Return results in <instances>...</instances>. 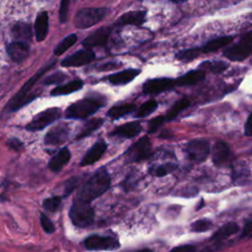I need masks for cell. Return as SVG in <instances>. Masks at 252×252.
Segmentation results:
<instances>
[{
    "mask_svg": "<svg viewBox=\"0 0 252 252\" xmlns=\"http://www.w3.org/2000/svg\"><path fill=\"white\" fill-rule=\"evenodd\" d=\"M175 82L168 78H157L147 81L143 86V92L147 94H157L170 90Z\"/></svg>",
    "mask_w": 252,
    "mask_h": 252,
    "instance_id": "obj_11",
    "label": "cell"
},
{
    "mask_svg": "<svg viewBox=\"0 0 252 252\" xmlns=\"http://www.w3.org/2000/svg\"><path fill=\"white\" fill-rule=\"evenodd\" d=\"M106 14V8H83L77 12L74 24L78 29H88L100 22Z\"/></svg>",
    "mask_w": 252,
    "mask_h": 252,
    "instance_id": "obj_5",
    "label": "cell"
},
{
    "mask_svg": "<svg viewBox=\"0 0 252 252\" xmlns=\"http://www.w3.org/2000/svg\"><path fill=\"white\" fill-rule=\"evenodd\" d=\"M151 156V142L148 137H143L133 144L125 153L126 161L136 162L148 158Z\"/></svg>",
    "mask_w": 252,
    "mask_h": 252,
    "instance_id": "obj_7",
    "label": "cell"
},
{
    "mask_svg": "<svg viewBox=\"0 0 252 252\" xmlns=\"http://www.w3.org/2000/svg\"><path fill=\"white\" fill-rule=\"evenodd\" d=\"M212 226V221L207 219H202V220H197L191 224V229L195 232H204L207 231L211 228Z\"/></svg>",
    "mask_w": 252,
    "mask_h": 252,
    "instance_id": "obj_36",
    "label": "cell"
},
{
    "mask_svg": "<svg viewBox=\"0 0 252 252\" xmlns=\"http://www.w3.org/2000/svg\"><path fill=\"white\" fill-rule=\"evenodd\" d=\"M78 178L77 177H72L70 179H68L65 183V189H64V197H67L78 185Z\"/></svg>",
    "mask_w": 252,
    "mask_h": 252,
    "instance_id": "obj_41",
    "label": "cell"
},
{
    "mask_svg": "<svg viewBox=\"0 0 252 252\" xmlns=\"http://www.w3.org/2000/svg\"><path fill=\"white\" fill-rule=\"evenodd\" d=\"M233 37L232 36H220L215 39L210 40L209 42H207L203 47H202V52L208 53V52H213L216 51L221 47L226 46L227 44H229L232 41Z\"/></svg>",
    "mask_w": 252,
    "mask_h": 252,
    "instance_id": "obj_26",
    "label": "cell"
},
{
    "mask_svg": "<svg viewBox=\"0 0 252 252\" xmlns=\"http://www.w3.org/2000/svg\"><path fill=\"white\" fill-rule=\"evenodd\" d=\"M177 167V164L175 163H164L161 165H158V166H154L152 168H150V172L158 177L160 176H164L172 171H174Z\"/></svg>",
    "mask_w": 252,
    "mask_h": 252,
    "instance_id": "obj_33",
    "label": "cell"
},
{
    "mask_svg": "<svg viewBox=\"0 0 252 252\" xmlns=\"http://www.w3.org/2000/svg\"><path fill=\"white\" fill-rule=\"evenodd\" d=\"M40 224L41 227L43 228V230L46 233H53L55 230V226L53 224V222L49 220V218H47V216H45L43 213L40 214Z\"/></svg>",
    "mask_w": 252,
    "mask_h": 252,
    "instance_id": "obj_38",
    "label": "cell"
},
{
    "mask_svg": "<svg viewBox=\"0 0 252 252\" xmlns=\"http://www.w3.org/2000/svg\"><path fill=\"white\" fill-rule=\"evenodd\" d=\"M29 51V43L24 41L15 40L7 46L8 55L16 63H21L22 61H24L28 57Z\"/></svg>",
    "mask_w": 252,
    "mask_h": 252,
    "instance_id": "obj_15",
    "label": "cell"
},
{
    "mask_svg": "<svg viewBox=\"0 0 252 252\" xmlns=\"http://www.w3.org/2000/svg\"><path fill=\"white\" fill-rule=\"evenodd\" d=\"M71 158V153L67 148H62L59 150V152L53 156L49 162H48V167L50 170L53 172H58L60 171L65 164H67L70 160Z\"/></svg>",
    "mask_w": 252,
    "mask_h": 252,
    "instance_id": "obj_19",
    "label": "cell"
},
{
    "mask_svg": "<svg viewBox=\"0 0 252 252\" xmlns=\"http://www.w3.org/2000/svg\"><path fill=\"white\" fill-rule=\"evenodd\" d=\"M103 104L94 98H84L69 105L65 111L68 119H85L95 113Z\"/></svg>",
    "mask_w": 252,
    "mask_h": 252,
    "instance_id": "obj_4",
    "label": "cell"
},
{
    "mask_svg": "<svg viewBox=\"0 0 252 252\" xmlns=\"http://www.w3.org/2000/svg\"><path fill=\"white\" fill-rule=\"evenodd\" d=\"M240 237H241V238L252 237V220H248V221L245 223Z\"/></svg>",
    "mask_w": 252,
    "mask_h": 252,
    "instance_id": "obj_43",
    "label": "cell"
},
{
    "mask_svg": "<svg viewBox=\"0 0 252 252\" xmlns=\"http://www.w3.org/2000/svg\"><path fill=\"white\" fill-rule=\"evenodd\" d=\"M190 101L188 98H181L179 100H177L172 106L171 108L168 110V112L166 113V115L164 116V121H168V120H172L173 118H175L182 110H184L188 105H189Z\"/></svg>",
    "mask_w": 252,
    "mask_h": 252,
    "instance_id": "obj_29",
    "label": "cell"
},
{
    "mask_svg": "<svg viewBox=\"0 0 252 252\" xmlns=\"http://www.w3.org/2000/svg\"><path fill=\"white\" fill-rule=\"evenodd\" d=\"M245 134L247 136H252V113L249 115L245 124Z\"/></svg>",
    "mask_w": 252,
    "mask_h": 252,
    "instance_id": "obj_45",
    "label": "cell"
},
{
    "mask_svg": "<svg viewBox=\"0 0 252 252\" xmlns=\"http://www.w3.org/2000/svg\"><path fill=\"white\" fill-rule=\"evenodd\" d=\"M239 230L238 225L235 222H227L224 225H222L217 232H215L212 236L213 240H221L229 235H232L236 233Z\"/></svg>",
    "mask_w": 252,
    "mask_h": 252,
    "instance_id": "obj_27",
    "label": "cell"
},
{
    "mask_svg": "<svg viewBox=\"0 0 252 252\" xmlns=\"http://www.w3.org/2000/svg\"><path fill=\"white\" fill-rule=\"evenodd\" d=\"M205 72L201 71V70H192L189 71L188 73H186L185 75L179 77L175 84L178 87H186V86H192V85H196L197 83L203 81L205 79Z\"/></svg>",
    "mask_w": 252,
    "mask_h": 252,
    "instance_id": "obj_23",
    "label": "cell"
},
{
    "mask_svg": "<svg viewBox=\"0 0 252 252\" xmlns=\"http://www.w3.org/2000/svg\"><path fill=\"white\" fill-rule=\"evenodd\" d=\"M84 245L88 250H114L120 244L115 237L93 234L84 240Z\"/></svg>",
    "mask_w": 252,
    "mask_h": 252,
    "instance_id": "obj_8",
    "label": "cell"
},
{
    "mask_svg": "<svg viewBox=\"0 0 252 252\" xmlns=\"http://www.w3.org/2000/svg\"><path fill=\"white\" fill-rule=\"evenodd\" d=\"M171 2H174V3H182V2H185L187 0H169Z\"/></svg>",
    "mask_w": 252,
    "mask_h": 252,
    "instance_id": "obj_48",
    "label": "cell"
},
{
    "mask_svg": "<svg viewBox=\"0 0 252 252\" xmlns=\"http://www.w3.org/2000/svg\"><path fill=\"white\" fill-rule=\"evenodd\" d=\"M69 217L74 225L85 228L93 224L94 212L89 202L76 199L70 208Z\"/></svg>",
    "mask_w": 252,
    "mask_h": 252,
    "instance_id": "obj_3",
    "label": "cell"
},
{
    "mask_svg": "<svg viewBox=\"0 0 252 252\" xmlns=\"http://www.w3.org/2000/svg\"><path fill=\"white\" fill-rule=\"evenodd\" d=\"M111 29L108 27H102L96 31H94L93 33H91L89 36H87L82 44L86 48H92L94 46H103L106 44L108 37L110 35Z\"/></svg>",
    "mask_w": 252,
    "mask_h": 252,
    "instance_id": "obj_12",
    "label": "cell"
},
{
    "mask_svg": "<svg viewBox=\"0 0 252 252\" xmlns=\"http://www.w3.org/2000/svg\"><path fill=\"white\" fill-rule=\"evenodd\" d=\"M213 162L217 166H221L231 159V152L228 145L222 141H219L214 145L212 151Z\"/></svg>",
    "mask_w": 252,
    "mask_h": 252,
    "instance_id": "obj_14",
    "label": "cell"
},
{
    "mask_svg": "<svg viewBox=\"0 0 252 252\" xmlns=\"http://www.w3.org/2000/svg\"><path fill=\"white\" fill-rule=\"evenodd\" d=\"M186 153L190 159L202 161L209 156L210 143L205 139L192 140L186 146Z\"/></svg>",
    "mask_w": 252,
    "mask_h": 252,
    "instance_id": "obj_9",
    "label": "cell"
},
{
    "mask_svg": "<svg viewBox=\"0 0 252 252\" xmlns=\"http://www.w3.org/2000/svg\"><path fill=\"white\" fill-rule=\"evenodd\" d=\"M202 50L200 48H190L186 50H182L176 54V58L182 62H189L195 58H197Z\"/></svg>",
    "mask_w": 252,
    "mask_h": 252,
    "instance_id": "obj_34",
    "label": "cell"
},
{
    "mask_svg": "<svg viewBox=\"0 0 252 252\" xmlns=\"http://www.w3.org/2000/svg\"><path fill=\"white\" fill-rule=\"evenodd\" d=\"M55 62L56 61H54V60L47 62L45 64V66L40 68L32 77H31L27 81V83L21 88V90L17 94H15V95L10 99L9 103L7 104V108L9 111L18 110L19 108L24 106L26 103H28L29 101H31L32 99L34 98V96H32L30 94L31 90L33 88L34 84L45 74V72L47 70H49L50 68H52V66L55 64Z\"/></svg>",
    "mask_w": 252,
    "mask_h": 252,
    "instance_id": "obj_2",
    "label": "cell"
},
{
    "mask_svg": "<svg viewBox=\"0 0 252 252\" xmlns=\"http://www.w3.org/2000/svg\"><path fill=\"white\" fill-rule=\"evenodd\" d=\"M242 41L245 42V43H247L248 45H250V46L252 47V31L249 32L248 33H246V34L243 36Z\"/></svg>",
    "mask_w": 252,
    "mask_h": 252,
    "instance_id": "obj_47",
    "label": "cell"
},
{
    "mask_svg": "<svg viewBox=\"0 0 252 252\" xmlns=\"http://www.w3.org/2000/svg\"><path fill=\"white\" fill-rule=\"evenodd\" d=\"M83 81L81 80H74L72 82H69L65 85H61L58 86L56 88H54L51 92L50 94L51 95H62V94H69L72 93H75L79 90H81L83 88Z\"/></svg>",
    "mask_w": 252,
    "mask_h": 252,
    "instance_id": "obj_25",
    "label": "cell"
},
{
    "mask_svg": "<svg viewBox=\"0 0 252 252\" xmlns=\"http://www.w3.org/2000/svg\"><path fill=\"white\" fill-rule=\"evenodd\" d=\"M252 51V47L245 42L234 44L223 51V55L231 61H242L247 58Z\"/></svg>",
    "mask_w": 252,
    "mask_h": 252,
    "instance_id": "obj_16",
    "label": "cell"
},
{
    "mask_svg": "<svg viewBox=\"0 0 252 252\" xmlns=\"http://www.w3.org/2000/svg\"><path fill=\"white\" fill-rule=\"evenodd\" d=\"M173 250H176V251H194L195 250V247L192 246V245H183V246H178V247H175L173 248Z\"/></svg>",
    "mask_w": 252,
    "mask_h": 252,
    "instance_id": "obj_46",
    "label": "cell"
},
{
    "mask_svg": "<svg viewBox=\"0 0 252 252\" xmlns=\"http://www.w3.org/2000/svg\"><path fill=\"white\" fill-rule=\"evenodd\" d=\"M102 123H103V120L101 118H93V119L87 121V123L84 124L80 133L77 135L76 139L79 140V139H83V138L89 136L92 132H94V130L99 128Z\"/></svg>",
    "mask_w": 252,
    "mask_h": 252,
    "instance_id": "obj_28",
    "label": "cell"
},
{
    "mask_svg": "<svg viewBox=\"0 0 252 252\" xmlns=\"http://www.w3.org/2000/svg\"><path fill=\"white\" fill-rule=\"evenodd\" d=\"M109 186L110 177L104 168H100L82 186L77 195V199L90 203L106 192Z\"/></svg>",
    "mask_w": 252,
    "mask_h": 252,
    "instance_id": "obj_1",
    "label": "cell"
},
{
    "mask_svg": "<svg viewBox=\"0 0 252 252\" xmlns=\"http://www.w3.org/2000/svg\"><path fill=\"white\" fill-rule=\"evenodd\" d=\"M61 205V198L59 196H53L50 198H47L43 201L42 207L45 211L50 213H55Z\"/></svg>",
    "mask_w": 252,
    "mask_h": 252,
    "instance_id": "obj_35",
    "label": "cell"
},
{
    "mask_svg": "<svg viewBox=\"0 0 252 252\" xmlns=\"http://www.w3.org/2000/svg\"><path fill=\"white\" fill-rule=\"evenodd\" d=\"M105 150L106 144L103 141H97L84 156V158L81 160V165L87 166L96 162L102 157Z\"/></svg>",
    "mask_w": 252,
    "mask_h": 252,
    "instance_id": "obj_17",
    "label": "cell"
},
{
    "mask_svg": "<svg viewBox=\"0 0 252 252\" xmlns=\"http://www.w3.org/2000/svg\"><path fill=\"white\" fill-rule=\"evenodd\" d=\"M32 27L27 23H17L12 29V35L18 41L29 42L32 39Z\"/></svg>",
    "mask_w": 252,
    "mask_h": 252,
    "instance_id": "obj_24",
    "label": "cell"
},
{
    "mask_svg": "<svg viewBox=\"0 0 252 252\" xmlns=\"http://www.w3.org/2000/svg\"><path fill=\"white\" fill-rule=\"evenodd\" d=\"M164 116H158L149 122V133L157 131V129L163 123Z\"/></svg>",
    "mask_w": 252,
    "mask_h": 252,
    "instance_id": "obj_42",
    "label": "cell"
},
{
    "mask_svg": "<svg viewBox=\"0 0 252 252\" xmlns=\"http://www.w3.org/2000/svg\"><path fill=\"white\" fill-rule=\"evenodd\" d=\"M142 130V126L138 121H132L122 124L114 129L111 135L121 138H133L137 136Z\"/></svg>",
    "mask_w": 252,
    "mask_h": 252,
    "instance_id": "obj_18",
    "label": "cell"
},
{
    "mask_svg": "<svg viewBox=\"0 0 252 252\" xmlns=\"http://www.w3.org/2000/svg\"><path fill=\"white\" fill-rule=\"evenodd\" d=\"M146 13L144 11H132L122 15L116 22V26L124 25H134L140 26L145 22Z\"/></svg>",
    "mask_w": 252,
    "mask_h": 252,
    "instance_id": "obj_21",
    "label": "cell"
},
{
    "mask_svg": "<svg viewBox=\"0 0 252 252\" xmlns=\"http://www.w3.org/2000/svg\"><path fill=\"white\" fill-rule=\"evenodd\" d=\"M140 74V70L137 69H127L115 74H112L110 76L107 77V80L116 86L119 85H125L130 83L131 81L134 80V78L136 76H138Z\"/></svg>",
    "mask_w": 252,
    "mask_h": 252,
    "instance_id": "obj_20",
    "label": "cell"
},
{
    "mask_svg": "<svg viewBox=\"0 0 252 252\" xmlns=\"http://www.w3.org/2000/svg\"><path fill=\"white\" fill-rule=\"evenodd\" d=\"M158 107V103L156 100L152 99V100H148L146 102H144L137 110L135 117H145L150 115L151 113H153Z\"/></svg>",
    "mask_w": 252,
    "mask_h": 252,
    "instance_id": "obj_32",
    "label": "cell"
},
{
    "mask_svg": "<svg viewBox=\"0 0 252 252\" xmlns=\"http://www.w3.org/2000/svg\"><path fill=\"white\" fill-rule=\"evenodd\" d=\"M77 41V35L75 33H71L69 35H67L66 37H64L54 48V54L56 56H59L61 54H63L64 52H66L71 46H73L75 44V42Z\"/></svg>",
    "mask_w": 252,
    "mask_h": 252,
    "instance_id": "obj_30",
    "label": "cell"
},
{
    "mask_svg": "<svg viewBox=\"0 0 252 252\" xmlns=\"http://www.w3.org/2000/svg\"><path fill=\"white\" fill-rule=\"evenodd\" d=\"M65 78H66V76H65L63 73H61V72H56V73H53L52 75L48 76V77L44 80L43 84H45V85L59 84V83H61Z\"/></svg>",
    "mask_w": 252,
    "mask_h": 252,
    "instance_id": "obj_39",
    "label": "cell"
},
{
    "mask_svg": "<svg viewBox=\"0 0 252 252\" xmlns=\"http://www.w3.org/2000/svg\"><path fill=\"white\" fill-rule=\"evenodd\" d=\"M94 59V53L91 48H85L67 56L61 61L63 67H80L92 62Z\"/></svg>",
    "mask_w": 252,
    "mask_h": 252,
    "instance_id": "obj_10",
    "label": "cell"
},
{
    "mask_svg": "<svg viewBox=\"0 0 252 252\" xmlns=\"http://www.w3.org/2000/svg\"><path fill=\"white\" fill-rule=\"evenodd\" d=\"M202 67H206L207 69H209L212 72L220 73L221 71H224L227 68V64H225L224 62H221V61H218V62H204L202 64Z\"/></svg>",
    "mask_w": 252,
    "mask_h": 252,
    "instance_id": "obj_37",
    "label": "cell"
},
{
    "mask_svg": "<svg viewBox=\"0 0 252 252\" xmlns=\"http://www.w3.org/2000/svg\"><path fill=\"white\" fill-rule=\"evenodd\" d=\"M69 3H70V0H61L60 9H59V19L61 23H65L67 20Z\"/></svg>",
    "mask_w": 252,
    "mask_h": 252,
    "instance_id": "obj_40",
    "label": "cell"
},
{
    "mask_svg": "<svg viewBox=\"0 0 252 252\" xmlns=\"http://www.w3.org/2000/svg\"><path fill=\"white\" fill-rule=\"evenodd\" d=\"M135 108V105L133 104H122V105H116L111 107L108 112L107 115L112 118V119H118L126 114H129L130 112H132Z\"/></svg>",
    "mask_w": 252,
    "mask_h": 252,
    "instance_id": "obj_31",
    "label": "cell"
},
{
    "mask_svg": "<svg viewBox=\"0 0 252 252\" xmlns=\"http://www.w3.org/2000/svg\"><path fill=\"white\" fill-rule=\"evenodd\" d=\"M48 32V14L41 12L37 15L34 22V33L37 41H42Z\"/></svg>",
    "mask_w": 252,
    "mask_h": 252,
    "instance_id": "obj_22",
    "label": "cell"
},
{
    "mask_svg": "<svg viewBox=\"0 0 252 252\" xmlns=\"http://www.w3.org/2000/svg\"><path fill=\"white\" fill-rule=\"evenodd\" d=\"M61 110L57 107H52L45 109L39 113H37L32 120L27 124L26 129L32 132L38 131L44 129L46 126L52 124L56 120H58L61 117Z\"/></svg>",
    "mask_w": 252,
    "mask_h": 252,
    "instance_id": "obj_6",
    "label": "cell"
},
{
    "mask_svg": "<svg viewBox=\"0 0 252 252\" xmlns=\"http://www.w3.org/2000/svg\"><path fill=\"white\" fill-rule=\"evenodd\" d=\"M8 145L12 148V149H14V150H20L22 147H23V143L20 141V140H18V139H16V138H13V139H10L9 141H8Z\"/></svg>",
    "mask_w": 252,
    "mask_h": 252,
    "instance_id": "obj_44",
    "label": "cell"
},
{
    "mask_svg": "<svg viewBox=\"0 0 252 252\" xmlns=\"http://www.w3.org/2000/svg\"><path fill=\"white\" fill-rule=\"evenodd\" d=\"M69 135V128L67 124H59L51 128L44 137V143L46 145L56 146L64 143Z\"/></svg>",
    "mask_w": 252,
    "mask_h": 252,
    "instance_id": "obj_13",
    "label": "cell"
}]
</instances>
